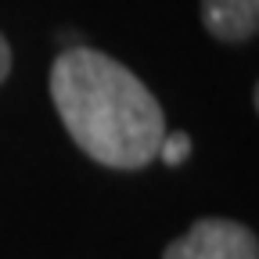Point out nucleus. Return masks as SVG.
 Instances as JSON below:
<instances>
[{"instance_id":"obj_1","label":"nucleus","mask_w":259,"mask_h":259,"mask_svg":"<svg viewBox=\"0 0 259 259\" xmlns=\"http://www.w3.org/2000/svg\"><path fill=\"white\" fill-rule=\"evenodd\" d=\"M51 97L69 137L108 169H141L158 155L166 115L155 94L115 58L94 47L61 51Z\"/></svg>"},{"instance_id":"obj_2","label":"nucleus","mask_w":259,"mask_h":259,"mask_svg":"<svg viewBox=\"0 0 259 259\" xmlns=\"http://www.w3.org/2000/svg\"><path fill=\"white\" fill-rule=\"evenodd\" d=\"M162 259H259V241L238 220H198L166 245Z\"/></svg>"},{"instance_id":"obj_3","label":"nucleus","mask_w":259,"mask_h":259,"mask_svg":"<svg viewBox=\"0 0 259 259\" xmlns=\"http://www.w3.org/2000/svg\"><path fill=\"white\" fill-rule=\"evenodd\" d=\"M202 22L223 44L252 40L259 29V0H202Z\"/></svg>"},{"instance_id":"obj_4","label":"nucleus","mask_w":259,"mask_h":259,"mask_svg":"<svg viewBox=\"0 0 259 259\" xmlns=\"http://www.w3.org/2000/svg\"><path fill=\"white\" fill-rule=\"evenodd\" d=\"M187 155H191V137H187V134H162L155 158H162L166 166H180Z\"/></svg>"},{"instance_id":"obj_5","label":"nucleus","mask_w":259,"mask_h":259,"mask_svg":"<svg viewBox=\"0 0 259 259\" xmlns=\"http://www.w3.org/2000/svg\"><path fill=\"white\" fill-rule=\"evenodd\" d=\"M8 72H11V47L4 40V32H0V83L8 79Z\"/></svg>"}]
</instances>
